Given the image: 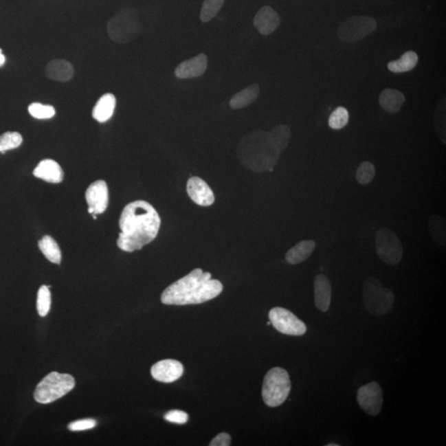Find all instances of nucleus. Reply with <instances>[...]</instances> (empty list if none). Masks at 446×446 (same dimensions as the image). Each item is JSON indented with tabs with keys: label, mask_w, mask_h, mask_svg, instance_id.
<instances>
[{
	"label": "nucleus",
	"mask_w": 446,
	"mask_h": 446,
	"mask_svg": "<svg viewBox=\"0 0 446 446\" xmlns=\"http://www.w3.org/2000/svg\"><path fill=\"white\" fill-rule=\"evenodd\" d=\"M291 390L288 372L282 368H273L265 375L263 387H262V398L267 406L276 408L280 406L288 399Z\"/></svg>",
	"instance_id": "39448f33"
},
{
	"label": "nucleus",
	"mask_w": 446,
	"mask_h": 446,
	"mask_svg": "<svg viewBox=\"0 0 446 446\" xmlns=\"http://www.w3.org/2000/svg\"><path fill=\"white\" fill-rule=\"evenodd\" d=\"M40 251L46 256L48 260L54 264H60L61 252L58 244L50 236H45L39 241Z\"/></svg>",
	"instance_id": "393cba45"
},
{
	"label": "nucleus",
	"mask_w": 446,
	"mask_h": 446,
	"mask_svg": "<svg viewBox=\"0 0 446 446\" xmlns=\"http://www.w3.org/2000/svg\"><path fill=\"white\" fill-rule=\"evenodd\" d=\"M51 292L48 286L43 285L38 290L36 309L41 317H46L51 309Z\"/></svg>",
	"instance_id": "7c9ffc66"
},
{
	"label": "nucleus",
	"mask_w": 446,
	"mask_h": 446,
	"mask_svg": "<svg viewBox=\"0 0 446 446\" xmlns=\"http://www.w3.org/2000/svg\"><path fill=\"white\" fill-rule=\"evenodd\" d=\"M35 177L43 181L58 183L63 181L64 172L59 164L53 159H43L34 170Z\"/></svg>",
	"instance_id": "f3484780"
},
{
	"label": "nucleus",
	"mask_w": 446,
	"mask_h": 446,
	"mask_svg": "<svg viewBox=\"0 0 446 446\" xmlns=\"http://www.w3.org/2000/svg\"><path fill=\"white\" fill-rule=\"evenodd\" d=\"M208 67V57L199 54L190 60L183 61L176 67L175 74L179 79L186 80L202 76Z\"/></svg>",
	"instance_id": "dca6fc26"
},
{
	"label": "nucleus",
	"mask_w": 446,
	"mask_h": 446,
	"mask_svg": "<svg viewBox=\"0 0 446 446\" xmlns=\"http://www.w3.org/2000/svg\"><path fill=\"white\" fill-rule=\"evenodd\" d=\"M86 202L89 208H93L95 214H101L107 210L109 205V189L104 181H98L91 183L86 190Z\"/></svg>",
	"instance_id": "f8f14e48"
},
{
	"label": "nucleus",
	"mask_w": 446,
	"mask_h": 446,
	"mask_svg": "<svg viewBox=\"0 0 446 446\" xmlns=\"http://www.w3.org/2000/svg\"><path fill=\"white\" fill-rule=\"evenodd\" d=\"M116 98L113 93H105L98 100L95 108L93 109V120L99 122H107L113 115L116 108Z\"/></svg>",
	"instance_id": "aec40b11"
},
{
	"label": "nucleus",
	"mask_w": 446,
	"mask_h": 446,
	"mask_svg": "<svg viewBox=\"0 0 446 446\" xmlns=\"http://www.w3.org/2000/svg\"><path fill=\"white\" fill-rule=\"evenodd\" d=\"M231 445V436L227 433H220L210 442V446H228Z\"/></svg>",
	"instance_id": "e433bc0d"
},
{
	"label": "nucleus",
	"mask_w": 446,
	"mask_h": 446,
	"mask_svg": "<svg viewBox=\"0 0 446 446\" xmlns=\"http://www.w3.org/2000/svg\"><path fill=\"white\" fill-rule=\"evenodd\" d=\"M151 375L159 382L170 383L175 382L183 374V366L179 361L175 359H164L155 363L151 367Z\"/></svg>",
	"instance_id": "ddd939ff"
},
{
	"label": "nucleus",
	"mask_w": 446,
	"mask_h": 446,
	"mask_svg": "<svg viewBox=\"0 0 446 446\" xmlns=\"http://www.w3.org/2000/svg\"><path fill=\"white\" fill-rule=\"evenodd\" d=\"M76 386L71 375L52 372L36 386L34 399L43 404L55 402L71 392Z\"/></svg>",
	"instance_id": "423d86ee"
},
{
	"label": "nucleus",
	"mask_w": 446,
	"mask_h": 446,
	"mask_svg": "<svg viewBox=\"0 0 446 446\" xmlns=\"http://www.w3.org/2000/svg\"><path fill=\"white\" fill-rule=\"evenodd\" d=\"M376 252L380 260L390 265H399L403 259V247L399 236L390 229L382 228L376 232Z\"/></svg>",
	"instance_id": "1a4fd4ad"
},
{
	"label": "nucleus",
	"mask_w": 446,
	"mask_h": 446,
	"mask_svg": "<svg viewBox=\"0 0 446 446\" xmlns=\"http://www.w3.org/2000/svg\"><path fill=\"white\" fill-rule=\"evenodd\" d=\"M357 401L368 415L377 416L381 411L383 403L381 388L376 382L366 384L359 388Z\"/></svg>",
	"instance_id": "9b49d317"
},
{
	"label": "nucleus",
	"mask_w": 446,
	"mask_h": 446,
	"mask_svg": "<svg viewBox=\"0 0 446 446\" xmlns=\"http://www.w3.org/2000/svg\"><path fill=\"white\" fill-rule=\"evenodd\" d=\"M45 74L49 79L52 80L67 82L72 79L74 67L71 63L67 60H53L47 64Z\"/></svg>",
	"instance_id": "6ab92c4d"
},
{
	"label": "nucleus",
	"mask_w": 446,
	"mask_h": 446,
	"mask_svg": "<svg viewBox=\"0 0 446 446\" xmlns=\"http://www.w3.org/2000/svg\"><path fill=\"white\" fill-rule=\"evenodd\" d=\"M187 193L190 198L199 206H211L215 201V196L211 188L203 179L197 176L188 181Z\"/></svg>",
	"instance_id": "4468645a"
},
{
	"label": "nucleus",
	"mask_w": 446,
	"mask_h": 446,
	"mask_svg": "<svg viewBox=\"0 0 446 446\" xmlns=\"http://www.w3.org/2000/svg\"><path fill=\"white\" fill-rule=\"evenodd\" d=\"M23 143L21 134L16 132H8L0 136V153L7 150L18 148Z\"/></svg>",
	"instance_id": "c85d7f7f"
},
{
	"label": "nucleus",
	"mask_w": 446,
	"mask_h": 446,
	"mask_svg": "<svg viewBox=\"0 0 446 446\" xmlns=\"http://www.w3.org/2000/svg\"><path fill=\"white\" fill-rule=\"evenodd\" d=\"M430 233L434 241L437 244L443 245L446 244L445 219L441 215H432L428 220Z\"/></svg>",
	"instance_id": "a878e982"
},
{
	"label": "nucleus",
	"mask_w": 446,
	"mask_h": 446,
	"mask_svg": "<svg viewBox=\"0 0 446 446\" xmlns=\"http://www.w3.org/2000/svg\"><path fill=\"white\" fill-rule=\"evenodd\" d=\"M441 102L439 106H438L437 109L436 110L435 118H434V122H435V128L442 142L445 144L446 143V124H445V102Z\"/></svg>",
	"instance_id": "72a5a7b5"
},
{
	"label": "nucleus",
	"mask_w": 446,
	"mask_h": 446,
	"mask_svg": "<svg viewBox=\"0 0 446 446\" xmlns=\"http://www.w3.org/2000/svg\"><path fill=\"white\" fill-rule=\"evenodd\" d=\"M419 63V56L415 52L408 51L399 59L392 60L388 64V68L392 73L399 74L411 71Z\"/></svg>",
	"instance_id": "b1692460"
},
{
	"label": "nucleus",
	"mask_w": 446,
	"mask_h": 446,
	"mask_svg": "<svg viewBox=\"0 0 446 446\" xmlns=\"http://www.w3.org/2000/svg\"><path fill=\"white\" fill-rule=\"evenodd\" d=\"M107 31L113 42L124 44L133 42L141 32L137 11L133 8L120 10L109 20Z\"/></svg>",
	"instance_id": "20e7f679"
},
{
	"label": "nucleus",
	"mask_w": 446,
	"mask_h": 446,
	"mask_svg": "<svg viewBox=\"0 0 446 446\" xmlns=\"http://www.w3.org/2000/svg\"><path fill=\"white\" fill-rule=\"evenodd\" d=\"M315 305L326 313L328 311L331 302V285L325 276L318 275L314 280Z\"/></svg>",
	"instance_id": "a211bd4d"
},
{
	"label": "nucleus",
	"mask_w": 446,
	"mask_h": 446,
	"mask_svg": "<svg viewBox=\"0 0 446 446\" xmlns=\"http://www.w3.org/2000/svg\"><path fill=\"white\" fill-rule=\"evenodd\" d=\"M281 153L271 133L264 130L253 131L245 135L237 147L240 161L247 169L255 172L272 170Z\"/></svg>",
	"instance_id": "7ed1b4c3"
},
{
	"label": "nucleus",
	"mask_w": 446,
	"mask_h": 446,
	"mask_svg": "<svg viewBox=\"0 0 446 446\" xmlns=\"http://www.w3.org/2000/svg\"><path fill=\"white\" fill-rule=\"evenodd\" d=\"M377 28V22L368 16H352L338 27L339 40L346 43H354L367 38Z\"/></svg>",
	"instance_id": "6e6552de"
},
{
	"label": "nucleus",
	"mask_w": 446,
	"mask_h": 446,
	"mask_svg": "<svg viewBox=\"0 0 446 446\" xmlns=\"http://www.w3.org/2000/svg\"><path fill=\"white\" fill-rule=\"evenodd\" d=\"M349 112L346 108L338 107L331 113L328 120V124L331 129L339 130L347 125L349 122Z\"/></svg>",
	"instance_id": "2f4dec72"
},
{
	"label": "nucleus",
	"mask_w": 446,
	"mask_h": 446,
	"mask_svg": "<svg viewBox=\"0 0 446 446\" xmlns=\"http://www.w3.org/2000/svg\"><path fill=\"white\" fill-rule=\"evenodd\" d=\"M5 63V56H3L1 49H0V67H2Z\"/></svg>",
	"instance_id": "4c0bfd02"
},
{
	"label": "nucleus",
	"mask_w": 446,
	"mask_h": 446,
	"mask_svg": "<svg viewBox=\"0 0 446 446\" xmlns=\"http://www.w3.org/2000/svg\"><path fill=\"white\" fill-rule=\"evenodd\" d=\"M338 445H337V444H329V445H327V446H338Z\"/></svg>",
	"instance_id": "58836bf2"
},
{
	"label": "nucleus",
	"mask_w": 446,
	"mask_h": 446,
	"mask_svg": "<svg viewBox=\"0 0 446 446\" xmlns=\"http://www.w3.org/2000/svg\"><path fill=\"white\" fill-rule=\"evenodd\" d=\"M161 223L157 211L148 202L137 200L129 203L120 216L118 247L126 252L139 251L155 239Z\"/></svg>",
	"instance_id": "f257e3e1"
},
{
	"label": "nucleus",
	"mask_w": 446,
	"mask_h": 446,
	"mask_svg": "<svg viewBox=\"0 0 446 446\" xmlns=\"http://www.w3.org/2000/svg\"><path fill=\"white\" fill-rule=\"evenodd\" d=\"M379 100L384 111L397 113L404 104L405 96L398 89H386L380 93Z\"/></svg>",
	"instance_id": "4be33fe9"
},
{
	"label": "nucleus",
	"mask_w": 446,
	"mask_h": 446,
	"mask_svg": "<svg viewBox=\"0 0 446 446\" xmlns=\"http://www.w3.org/2000/svg\"><path fill=\"white\" fill-rule=\"evenodd\" d=\"M375 167L370 161H363L356 170V181L361 185H369L375 177Z\"/></svg>",
	"instance_id": "c756f323"
},
{
	"label": "nucleus",
	"mask_w": 446,
	"mask_h": 446,
	"mask_svg": "<svg viewBox=\"0 0 446 446\" xmlns=\"http://www.w3.org/2000/svg\"><path fill=\"white\" fill-rule=\"evenodd\" d=\"M253 24L261 35L269 36L280 27V17L271 7L264 6L257 12Z\"/></svg>",
	"instance_id": "2eb2a0df"
},
{
	"label": "nucleus",
	"mask_w": 446,
	"mask_h": 446,
	"mask_svg": "<svg viewBox=\"0 0 446 446\" xmlns=\"http://www.w3.org/2000/svg\"><path fill=\"white\" fill-rule=\"evenodd\" d=\"M316 247L313 240H305L298 243L286 253L285 260L290 265H298L308 260Z\"/></svg>",
	"instance_id": "412c9836"
},
{
	"label": "nucleus",
	"mask_w": 446,
	"mask_h": 446,
	"mask_svg": "<svg viewBox=\"0 0 446 446\" xmlns=\"http://www.w3.org/2000/svg\"><path fill=\"white\" fill-rule=\"evenodd\" d=\"M223 286L212 275L195 269L189 275L170 285L161 294V302L166 305L200 304L218 297Z\"/></svg>",
	"instance_id": "f03ea898"
},
{
	"label": "nucleus",
	"mask_w": 446,
	"mask_h": 446,
	"mask_svg": "<svg viewBox=\"0 0 446 446\" xmlns=\"http://www.w3.org/2000/svg\"><path fill=\"white\" fill-rule=\"evenodd\" d=\"M259 85L252 84L243 91L236 93L230 100V107L233 109H241L247 107L255 102L260 96Z\"/></svg>",
	"instance_id": "5701e85b"
},
{
	"label": "nucleus",
	"mask_w": 446,
	"mask_h": 446,
	"mask_svg": "<svg viewBox=\"0 0 446 446\" xmlns=\"http://www.w3.org/2000/svg\"><path fill=\"white\" fill-rule=\"evenodd\" d=\"M271 133L278 148L280 150L281 153H283L287 148L290 139H291V130L287 125L283 124L276 126Z\"/></svg>",
	"instance_id": "cd10ccee"
},
{
	"label": "nucleus",
	"mask_w": 446,
	"mask_h": 446,
	"mask_svg": "<svg viewBox=\"0 0 446 446\" xmlns=\"http://www.w3.org/2000/svg\"><path fill=\"white\" fill-rule=\"evenodd\" d=\"M269 321L280 333L289 335H302L306 333L305 323L298 319L296 315L288 309L274 308L269 311Z\"/></svg>",
	"instance_id": "9d476101"
},
{
	"label": "nucleus",
	"mask_w": 446,
	"mask_h": 446,
	"mask_svg": "<svg viewBox=\"0 0 446 446\" xmlns=\"http://www.w3.org/2000/svg\"><path fill=\"white\" fill-rule=\"evenodd\" d=\"M363 300L370 313L383 316L390 312L394 296L392 290L383 287L377 278L370 277L364 285Z\"/></svg>",
	"instance_id": "0eeeda50"
},
{
	"label": "nucleus",
	"mask_w": 446,
	"mask_h": 446,
	"mask_svg": "<svg viewBox=\"0 0 446 446\" xmlns=\"http://www.w3.org/2000/svg\"><path fill=\"white\" fill-rule=\"evenodd\" d=\"M225 0H204L201 12H200V19L203 23L211 21L216 17V14L224 5Z\"/></svg>",
	"instance_id": "bb28decb"
},
{
	"label": "nucleus",
	"mask_w": 446,
	"mask_h": 446,
	"mask_svg": "<svg viewBox=\"0 0 446 446\" xmlns=\"http://www.w3.org/2000/svg\"><path fill=\"white\" fill-rule=\"evenodd\" d=\"M164 417L167 421L176 424H185L189 420V416H188L187 413L181 410L168 412Z\"/></svg>",
	"instance_id": "c9c22d12"
},
{
	"label": "nucleus",
	"mask_w": 446,
	"mask_h": 446,
	"mask_svg": "<svg viewBox=\"0 0 446 446\" xmlns=\"http://www.w3.org/2000/svg\"><path fill=\"white\" fill-rule=\"evenodd\" d=\"M96 425V420L89 419L74 421L68 425V428L72 432H80L95 428Z\"/></svg>",
	"instance_id": "f704fd0d"
},
{
	"label": "nucleus",
	"mask_w": 446,
	"mask_h": 446,
	"mask_svg": "<svg viewBox=\"0 0 446 446\" xmlns=\"http://www.w3.org/2000/svg\"><path fill=\"white\" fill-rule=\"evenodd\" d=\"M28 113L36 120H50L55 116L56 109L52 105L34 103L28 107Z\"/></svg>",
	"instance_id": "473e14b6"
}]
</instances>
